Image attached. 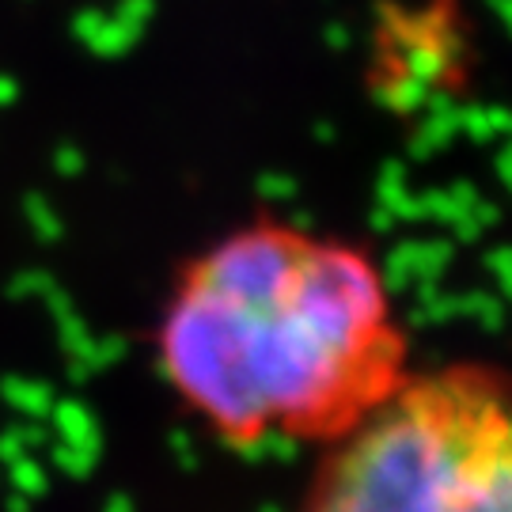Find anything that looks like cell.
Masks as SVG:
<instances>
[{
  "label": "cell",
  "mask_w": 512,
  "mask_h": 512,
  "mask_svg": "<svg viewBox=\"0 0 512 512\" xmlns=\"http://www.w3.org/2000/svg\"><path fill=\"white\" fill-rule=\"evenodd\" d=\"M429 95H433V88L425 84V80H414V76L399 73L391 84H387V103H391V110H399V114H418L425 103H429Z\"/></svg>",
  "instance_id": "5"
},
{
  "label": "cell",
  "mask_w": 512,
  "mask_h": 512,
  "mask_svg": "<svg viewBox=\"0 0 512 512\" xmlns=\"http://www.w3.org/2000/svg\"><path fill=\"white\" fill-rule=\"evenodd\" d=\"M12 478H16V486L23 490V497H42L46 494V486H50L46 475L38 471L31 459H23V456L12 459Z\"/></svg>",
  "instance_id": "8"
},
{
  "label": "cell",
  "mask_w": 512,
  "mask_h": 512,
  "mask_svg": "<svg viewBox=\"0 0 512 512\" xmlns=\"http://www.w3.org/2000/svg\"><path fill=\"white\" fill-rule=\"evenodd\" d=\"M421 110H425V122H421L418 137L410 141V152L418 160H425V156L440 152L459 133V107L448 95H429V103Z\"/></svg>",
  "instance_id": "3"
},
{
  "label": "cell",
  "mask_w": 512,
  "mask_h": 512,
  "mask_svg": "<svg viewBox=\"0 0 512 512\" xmlns=\"http://www.w3.org/2000/svg\"><path fill=\"white\" fill-rule=\"evenodd\" d=\"M497 171H501V179L512 186V137H509V145L497 152Z\"/></svg>",
  "instance_id": "13"
},
{
  "label": "cell",
  "mask_w": 512,
  "mask_h": 512,
  "mask_svg": "<svg viewBox=\"0 0 512 512\" xmlns=\"http://www.w3.org/2000/svg\"><path fill=\"white\" fill-rule=\"evenodd\" d=\"M327 46L330 50H349V31L342 23H327Z\"/></svg>",
  "instance_id": "12"
},
{
  "label": "cell",
  "mask_w": 512,
  "mask_h": 512,
  "mask_svg": "<svg viewBox=\"0 0 512 512\" xmlns=\"http://www.w3.org/2000/svg\"><path fill=\"white\" fill-rule=\"evenodd\" d=\"M57 414V429L65 433V444H73V448H92L95 452V425L88 418V410L76 403H65V406H54Z\"/></svg>",
  "instance_id": "6"
},
{
  "label": "cell",
  "mask_w": 512,
  "mask_h": 512,
  "mask_svg": "<svg viewBox=\"0 0 512 512\" xmlns=\"http://www.w3.org/2000/svg\"><path fill=\"white\" fill-rule=\"evenodd\" d=\"M8 399L16 403V410H27V414H35V418H46V414H54L50 391H46V387H38V384H23V387L8 384Z\"/></svg>",
  "instance_id": "7"
},
{
  "label": "cell",
  "mask_w": 512,
  "mask_h": 512,
  "mask_svg": "<svg viewBox=\"0 0 512 512\" xmlns=\"http://www.w3.org/2000/svg\"><path fill=\"white\" fill-rule=\"evenodd\" d=\"M448 69V57L440 50L437 42L429 38H418V42H406V54H403V73L414 76V80H425L429 88L437 84L440 76Z\"/></svg>",
  "instance_id": "4"
},
{
  "label": "cell",
  "mask_w": 512,
  "mask_h": 512,
  "mask_svg": "<svg viewBox=\"0 0 512 512\" xmlns=\"http://www.w3.org/2000/svg\"><path fill=\"white\" fill-rule=\"evenodd\" d=\"M167 384L239 452L323 448L406 380L387 274L296 224H251L183 270L160 323Z\"/></svg>",
  "instance_id": "1"
},
{
  "label": "cell",
  "mask_w": 512,
  "mask_h": 512,
  "mask_svg": "<svg viewBox=\"0 0 512 512\" xmlns=\"http://www.w3.org/2000/svg\"><path fill=\"white\" fill-rule=\"evenodd\" d=\"M54 463L57 467H65V471H69V475H88V471H92V467H88V463H92V456H84V448H73V444H61V448H54Z\"/></svg>",
  "instance_id": "10"
},
{
  "label": "cell",
  "mask_w": 512,
  "mask_h": 512,
  "mask_svg": "<svg viewBox=\"0 0 512 512\" xmlns=\"http://www.w3.org/2000/svg\"><path fill=\"white\" fill-rule=\"evenodd\" d=\"M300 512H512V376L440 365L323 444Z\"/></svg>",
  "instance_id": "2"
},
{
  "label": "cell",
  "mask_w": 512,
  "mask_h": 512,
  "mask_svg": "<svg viewBox=\"0 0 512 512\" xmlns=\"http://www.w3.org/2000/svg\"><path fill=\"white\" fill-rule=\"evenodd\" d=\"M459 133H467L471 141H494L486 107H459Z\"/></svg>",
  "instance_id": "9"
},
{
  "label": "cell",
  "mask_w": 512,
  "mask_h": 512,
  "mask_svg": "<svg viewBox=\"0 0 512 512\" xmlns=\"http://www.w3.org/2000/svg\"><path fill=\"white\" fill-rule=\"evenodd\" d=\"M486 12H494V19L512 35V0H486Z\"/></svg>",
  "instance_id": "11"
}]
</instances>
